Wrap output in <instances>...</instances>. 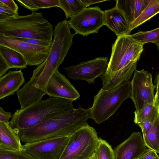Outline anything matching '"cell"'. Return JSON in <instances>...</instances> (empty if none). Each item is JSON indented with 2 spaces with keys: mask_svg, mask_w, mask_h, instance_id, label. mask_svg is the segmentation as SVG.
Listing matches in <instances>:
<instances>
[{
  "mask_svg": "<svg viewBox=\"0 0 159 159\" xmlns=\"http://www.w3.org/2000/svg\"><path fill=\"white\" fill-rule=\"evenodd\" d=\"M134 122L138 123L149 121L153 123L159 116V107L155 103H149L145 105L138 111L134 112Z\"/></svg>",
  "mask_w": 159,
  "mask_h": 159,
  "instance_id": "ffe728a7",
  "label": "cell"
},
{
  "mask_svg": "<svg viewBox=\"0 0 159 159\" xmlns=\"http://www.w3.org/2000/svg\"><path fill=\"white\" fill-rule=\"evenodd\" d=\"M47 94L50 97L74 101L80 95L65 75L57 71L49 80L46 88Z\"/></svg>",
  "mask_w": 159,
  "mask_h": 159,
  "instance_id": "7c38bea8",
  "label": "cell"
},
{
  "mask_svg": "<svg viewBox=\"0 0 159 159\" xmlns=\"http://www.w3.org/2000/svg\"><path fill=\"white\" fill-rule=\"evenodd\" d=\"M0 3H1L5 5L12 11L16 13H18V6L14 0H0Z\"/></svg>",
  "mask_w": 159,
  "mask_h": 159,
  "instance_id": "4dcf8cb0",
  "label": "cell"
},
{
  "mask_svg": "<svg viewBox=\"0 0 159 159\" xmlns=\"http://www.w3.org/2000/svg\"><path fill=\"white\" fill-rule=\"evenodd\" d=\"M104 25L116 35L117 37L130 35V25L124 14L115 7L104 11Z\"/></svg>",
  "mask_w": 159,
  "mask_h": 159,
  "instance_id": "5bb4252c",
  "label": "cell"
},
{
  "mask_svg": "<svg viewBox=\"0 0 159 159\" xmlns=\"http://www.w3.org/2000/svg\"><path fill=\"white\" fill-rule=\"evenodd\" d=\"M158 119H159V117H158Z\"/></svg>",
  "mask_w": 159,
  "mask_h": 159,
  "instance_id": "60d3db41",
  "label": "cell"
},
{
  "mask_svg": "<svg viewBox=\"0 0 159 159\" xmlns=\"http://www.w3.org/2000/svg\"><path fill=\"white\" fill-rule=\"evenodd\" d=\"M12 116L11 112L6 111L2 107H0V122L9 123V120Z\"/></svg>",
  "mask_w": 159,
  "mask_h": 159,
  "instance_id": "1f68e13d",
  "label": "cell"
},
{
  "mask_svg": "<svg viewBox=\"0 0 159 159\" xmlns=\"http://www.w3.org/2000/svg\"><path fill=\"white\" fill-rule=\"evenodd\" d=\"M17 131L10 124L0 122V149L19 150L22 145Z\"/></svg>",
  "mask_w": 159,
  "mask_h": 159,
  "instance_id": "2e32d148",
  "label": "cell"
},
{
  "mask_svg": "<svg viewBox=\"0 0 159 159\" xmlns=\"http://www.w3.org/2000/svg\"><path fill=\"white\" fill-rule=\"evenodd\" d=\"M21 70L10 71L0 77V99L13 95L25 82Z\"/></svg>",
  "mask_w": 159,
  "mask_h": 159,
  "instance_id": "9a60e30c",
  "label": "cell"
},
{
  "mask_svg": "<svg viewBox=\"0 0 159 159\" xmlns=\"http://www.w3.org/2000/svg\"><path fill=\"white\" fill-rule=\"evenodd\" d=\"M140 132H133L114 150L115 159H138L147 150Z\"/></svg>",
  "mask_w": 159,
  "mask_h": 159,
  "instance_id": "4fadbf2b",
  "label": "cell"
},
{
  "mask_svg": "<svg viewBox=\"0 0 159 159\" xmlns=\"http://www.w3.org/2000/svg\"><path fill=\"white\" fill-rule=\"evenodd\" d=\"M129 36L136 41L143 44L159 42V27L150 31H139Z\"/></svg>",
  "mask_w": 159,
  "mask_h": 159,
  "instance_id": "d4e9b609",
  "label": "cell"
},
{
  "mask_svg": "<svg viewBox=\"0 0 159 159\" xmlns=\"http://www.w3.org/2000/svg\"><path fill=\"white\" fill-rule=\"evenodd\" d=\"M86 4L87 7L95 3L103 2L106 0H82Z\"/></svg>",
  "mask_w": 159,
  "mask_h": 159,
  "instance_id": "e575fe53",
  "label": "cell"
},
{
  "mask_svg": "<svg viewBox=\"0 0 159 159\" xmlns=\"http://www.w3.org/2000/svg\"><path fill=\"white\" fill-rule=\"evenodd\" d=\"M21 6L34 11L39 9L59 6V0H16Z\"/></svg>",
  "mask_w": 159,
  "mask_h": 159,
  "instance_id": "cb8c5ba5",
  "label": "cell"
},
{
  "mask_svg": "<svg viewBox=\"0 0 159 159\" xmlns=\"http://www.w3.org/2000/svg\"><path fill=\"white\" fill-rule=\"evenodd\" d=\"M90 108L81 107L54 117L44 122L26 129L16 130L21 141L29 143L51 139L70 136L88 124Z\"/></svg>",
  "mask_w": 159,
  "mask_h": 159,
  "instance_id": "6da1fadb",
  "label": "cell"
},
{
  "mask_svg": "<svg viewBox=\"0 0 159 159\" xmlns=\"http://www.w3.org/2000/svg\"><path fill=\"white\" fill-rule=\"evenodd\" d=\"M145 145L159 154V120L152 123L148 131L143 134Z\"/></svg>",
  "mask_w": 159,
  "mask_h": 159,
  "instance_id": "44dd1931",
  "label": "cell"
},
{
  "mask_svg": "<svg viewBox=\"0 0 159 159\" xmlns=\"http://www.w3.org/2000/svg\"><path fill=\"white\" fill-rule=\"evenodd\" d=\"M155 103L159 107V92L155 95Z\"/></svg>",
  "mask_w": 159,
  "mask_h": 159,
  "instance_id": "8d00e7d4",
  "label": "cell"
},
{
  "mask_svg": "<svg viewBox=\"0 0 159 159\" xmlns=\"http://www.w3.org/2000/svg\"><path fill=\"white\" fill-rule=\"evenodd\" d=\"M10 38L14 40L24 42L31 44L45 47H50L52 43L46 41L32 39L22 38Z\"/></svg>",
  "mask_w": 159,
  "mask_h": 159,
  "instance_id": "f1b7e54d",
  "label": "cell"
},
{
  "mask_svg": "<svg viewBox=\"0 0 159 159\" xmlns=\"http://www.w3.org/2000/svg\"><path fill=\"white\" fill-rule=\"evenodd\" d=\"M19 15L5 5L0 3V20L12 17Z\"/></svg>",
  "mask_w": 159,
  "mask_h": 159,
  "instance_id": "83f0119b",
  "label": "cell"
},
{
  "mask_svg": "<svg viewBox=\"0 0 159 159\" xmlns=\"http://www.w3.org/2000/svg\"><path fill=\"white\" fill-rule=\"evenodd\" d=\"M143 44L129 36L117 37L112 47L111 53L106 74L117 71L124 68L137 66L143 51Z\"/></svg>",
  "mask_w": 159,
  "mask_h": 159,
  "instance_id": "5b68a950",
  "label": "cell"
},
{
  "mask_svg": "<svg viewBox=\"0 0 159 159\" xmlns=\"http://www.w3.org/2000/svg\"><path fill=\"white\" fill-rule=\"evenodd\" d=\"M0 55L11 68L24 69L28 66L23 56L19 52L8 47L0 45Z\"/></svg>",
  "mask_w": 159,
  "mask_h": 159,
  "instance_id": "d6986e66",
  "label": "cell"
},
{
  "mask_svg": "<svg viewBox=\"0 0 159 159\" xmlns=\"http://www.w3.org/2000/svg\"><path fill=\"white\" fill-rule=\"evenodd\" d=\"M152 123L149 121H146L139 123L137 124L141 128L143 134H145L148 131Z\"/></svg>",
  "mask_w": 159,
  "mask_h": 159,
  "instance_id": "836d02e7",
  "label": "cell"
},
{
  "mask_svg": "<svg viewBox=\"0 0 159 159\" xmlns=\"http://www.w3.org/2000/svg\"><path fill=\"white\" fill-rule=\"evenodd\" d=\"M151 0H117L116 7L124 14L130 25L141 14Z\"/></svg>",
  "mask_w": 159,
  "mask_h": 159,
  "instance_id": "ac0fdd59",
  "label": "cell"
},
{
  "mask_svg": "<svg viewBox=\"0 0 159 159\" xmlns=\"http://www.w3.org/2000/svg\"><path fill=\"white\" fill-rule=\"evenodd\" d=\"M0 45L11 48L20 53L29 66H39L46 59L50 47H45L13 39L0 34Z\"/></svg>",
  "mask_w": 159,
  "mask_h": 159,
  "instance_id": "8fae6325",
  "label": "cell"
},
{
  "mask_svg": "<svg viewBox=\"0 0 159 159\" xmlns=\"http://www.w3.org/2000/svg\"><path fill=\"white\" fill-rule=\"evenodd\" d=\"M131 82V98L135 111H138L145 105L155 102L154 89L152 75L144 69L136 70Z\"/></svg>",
  "mask_w": 159,
  "mask_h": 159,
  "instance_id": "52a82bcc",
  "label": "cell"
},
{
  "mask_svg": "<svg viewBox=\"0 0 159 159\" xmlns=\"http://www.w3.org/2000/svg\"><path fill=\"white\" fill-rule=\"evenodd\" d=\"M54 33L52 25L41 12L0 20V34L9 38L32 39L52 43Z\"/></svg>",
  "mask_w": 159,
  "mask_h": 159,
  "instance_id": "3957f363",
  "label": "cell"
},
{
  "mask_svg": "<svg viewBox=\"0 0 159 159\" xmlns=\"http://www.w3.org/2000/svg\"><path fill=\"white\" fill-rule=\"evenodd\" d=\"M154 83L155 84L156 93H157L159 92V75H157L155 77Z\"/></svg>",
  "mask_w": 159,
  "mask_h": 159,
  "instance_id": "d590c367",
  "label": "cell"
},
{
  "mask_svg": "<svg viewBox=\"0 0 159 159\" xmlns=\"http://www.w3.org/2000/svg\"><path fill=\"white\" fill-rule=\"evenodd\" d=\"M10 68L5 60L0 55V77H2Z\"/></svg>",
  "mask_w": 159,
  "mask_h": 159,
  "instance_id": "d6a6232c",
  "label": "cell"
},
{
  "mask_svg": "<svg viewBox=\"0 0 159 159\" xmlns=\"http://www.w3.org/2000/svg\"><path fill=\"white\" fill-rule=\"evenodd\" d=\"M137 67L124 68L111 74L104 73L101 76L102 81V89L104 90H112L129 81Z\"/></svg>",
  "mask_w": 159,
  "mask_h": 159,
  "instance_id": "e0dca14e",
  "label": "cell"
},
{
  "mask_svg": "<svg viewBox=\"0 0 159 159\" xmlns=\"http://www.w3.org/2000/svg\"><path fill=\"white\" fill-rule=\"evenodd\" d=\"M158 75H159V73H158V74H157Z\"/></svg>",
  "mask_w": 159,
  "mask_h": 159,
  "instance_id": "ab89813d",
  "label": "cell"
},
{
  "mask_svg": "<svg viewBox=\"0 0 159 159\" xmlns=\"http://www.w3.org/2000/svg\"><path fill=\"white\" fill-rule=\"evenodd\" d=\"M95 153L97 159H115L114 150L105 140L99 138Z\"/></svg>",
  "mask_w": 159,
  "mask_h": 159,
  "instance_id": "484cf974",
  "label": "cell"
},
{
  "mask_svg": "<svg viewBox=\"0 0 159 159\" xmlns=\"http://www.w3.org/2000/svg\"><path fill=\"white\" fill-rule=\"evenodd\" d=\"M131 91L129 81L112 90H104L102 88L94 97L93 105L90 108V118L98 124L108 119L126 99L131 98Z\"/></svg>",
  "mask_w": 159,
  "mask_h": 159,
  "instance_id": "277c9868",
  "label": "cell"
},
{
  "mask_svg": "<svg viewBox=\"0 0 159 159\" xmlns=\"http://www.w3.org/2000/svg\"><path fill=\"white\" fill-rule=\"evenodd\" d=\"M64 11L66 18H72L87 8L82 0H59V6Z\"/></svg>",
  "mask_w": 159,
  "mask_h": 159,
  "instance_id": "603a6c76",
  "label": "cell"
},
{
  "mask_svg": "<svg viewBox=\"0 0 159 159\" xmlns=\"http://www.w3.org/2000/svg\"><path fill=\"white\" fill-rule=\"evenodd\" d=\"M159 13V0H151L138 17L130 25L131 31Z\"/></svg>",
  "mask_w": 159,
  "mask_h": 159,
  "instance_id": "7402d4cb",
  "label": "cell"
},
{
  "mask_svg": "<svg viewBox=\"0 0 159 159\" xmlns=\"http://www.w3.org/2000/svg\"><path fill=\"white\" fill-rule=\"evenodd\" d=\"M155 44L157 47L158 49L159 52V42Z\"/></svg>",
  "mask_w": 159,
  "mask_h": 159,
  "instance_id": "f35d334b",
  "label": "cell"
},
{
  "mask_svg": "<svg viewBox=\"0 0 159 159\" xmlns=\"http://www.w3.org/2000/svg\"><path fill=\"white\" fill-rule=\"evenodd\" d=\"M98 139L95 129L88 124L70 135L59 159H89L95 152Z\"/></svg>",
  "mask_w": 159,
  "mask_h": 159,
  "instance_id": "8992f818",
  "label": "cell"
},
{
  "mask_svg": "<svg viewBox=\"0 0 159 159\" xmlns=\"http://www.w3.org/2000/svg\"><path fill=\"white\" fill-rule=\"evenodd\" d=\"M73 102L54 97L46 100L39 99L16 110L12 115L10 124L16 130L28 129L59 115L72 111L75 109Z\"/></svg>",
  "mask_w": 159,
  "mask_h": 159,
  "instance_id": "7a4b0ae2",
  "label": "cell"
},
{
  "mask_svg": "<svg viewBox=\"0 0 159 159\" xmlns=\"http://www.w3.org/2000/svg\"><path fill=\"white\" fill-rule=\"evenodd\" d=\"M107 57H100L74 66L64 68L68 76L73 80H81L88 84H94L95 79L107 71Z\"/></svg>",
  "mask_w": 159,
  "mask_h": 159,
  "instance_id": "30bf717a",
  "label": "cell"
},
{
  "mask_svg": "<svg viewBox=\"0 0 159 159\" xmlns=\"http://www.w3.org/2000/svg\"><path fill=\"white\" fill-rule=\"evenodd\" d=\"M89 159H97L95 153H94Z\"/></svg>",
  "mask_w": 159,
  "mask_h": 159,
  "instance_id": "74e56055",
  "label": "cell"
},
{
  "mask_svg": "<svg viewBox=\"0 0 159 159\" xmlns=\"http://www.w3.org/2000/svg\"><path fill=\"white\" fill-rule=\"evenodd\" d=\"M0 159H36L22 148L19 150L0 149Z\"/></svg>",
  "mask_w": 159,
  "mask_h": 159,
  "instance_id": "4316f807",
  "label": "cell"
},
{
  "mask_svg": "<svg viewBox=\"0 0 159 159\" xmlns=\"http://www.w3.org/2000/svg\"><path fill=\"white\" fill-rule=\"evenodd\" d=\"M138 159H159V156L155 151L148 149Z\"/></svg>",
  "mask_w": 159,
  "mask_h": 159,
  "instance_id": "f546056e",
  "label": "cell"
},
{
  "mask_svg": "<svg viewBox=\"0 0 159 159\" xmlns=\"http://www.w3.org/2000/svg\"><path fill=\"white\" fill-rule=\"evenodd\" d=\"M67 21L75 34L87 36L98 33L105 25L104 11L98 6L87 7Z\"/></svg>",
  "mask_w": 159,
  "mask_h": 159,
  "instance_id": "ba28073f",
  "label": "cell"
},
{
  "mask_svg": "<svg viewBox=\"0 0 159 159\" xmlns=\"http://www.w3.org/2000/svg\"><path fill=\"white\" fill-rule=\"evenodd\" d=\"M70 135L25 143L22 148L36 159H59Z\"/></svg>",
  "mask_w": 159,
  "mask_h": 159,
  "instance_id": "9c48e42d",
  "label": "cell"
}]
</instances>
